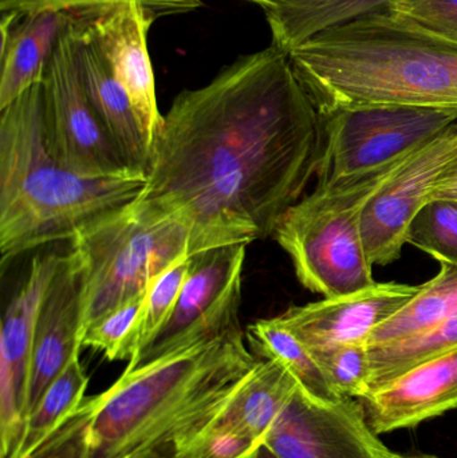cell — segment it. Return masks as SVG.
Wrapping results in <instances>:
<instances>
[{
	"instance_id": "cell-6",
	"label": "cell",
	"mask_w": 457,
	"mask_h": 458,
	"mask_svg": "<svg viewBox=\"0 0 457 458\" xmlns=\"http://www.w3.org/2000/svg\"><path fill=\"white\" fill-rule=\"evenodd\" d=\"M190 228L176 217H157L134 203L78 232L70 252L83 274V333L131 299L150 282L190 255Z\"/></svg>"
},
{
	"instance_id": "cell-32",
	"label": "cell",
	"mask_w": 457,
	"mask_h": 458,
	"mask_svg": "<svg viewBox=\"0 0 457 458\" xmlns=\"http://www.w3.org/2000/svg\"><path fill=\"white\" fill-rule=\"evenodd\" d=\"M432 200H447L457 203V157L443 172L432 191Z\"/></svg>"
},
{
	"instance_id": "cell-7",
	"label": "cell",
	"mask_w": 457,
	"mask_h": 458,
	"mask_svg": "<svg viewBox=\"0 0 457 458\" xmlns=\"http://www.w3.org/2000/svg\"><path fill=\"white\" fill-rule=\"evenodd\" d=\"M324 117V155L317 182L375 171L434 141L457 123L455 107L384 105Z\"/></svg>"
},
{
	"instance_id": "cell-11",
	"label": "cell",
	"mask_w": 457,
	"mask_h": 458,
	"mask_svg": "<svg viewBox=\"0 0 457 458\" xmlns=\"http://www.w3.org/2000/svg\"><path fill=\"white\" fill-rule=\"evenodd\" d=\"M457 157V123L421 148L365 209L362 237L373 266L399 260L416 215L431 201L435 184Z\"/></svg>"
},
{
	"instance_id": "cell-8",
	"label": "cell",
	"mask_w": 457,
	"mask_h": 458,
	"mask_svg": "<svg viewBox=\"0 0 457 458\" xmlns=\"http://www.w3.org/2000/svg\"><path fill=\"white\" fill-rule=\"evenodd\" d=\"M75 21L61 38L42 81L46 148L56 163L82 176L144 177L128 168L94 112L80 70Z\"/></svg>"
},
{
	"instance_id": "cell-19",
	"label": "cell",
	"mask_w": 457,
	"mask_h": 458,
	"mask_svg": "<svg viewBox=\"0 0 457 458\" xmlns=\"http://www.w3.org/2000/svg\"><path fill=\"white\" fill-rule=\"evenodd\" d=\"M298 387L297 379L281 363L259 360L215 422L233 425L263 445Z\"/></svg>"
},
{
	"instance_id": "cell-27",
	"label": "cell",
	"mask_w": 457,
	"mask_h": 458,
	"mask_svg": "<svg viewBox=\"0 0 457 458\" xmlns=\"http://www.w3.org/2000/svg\"><path fill=\"white\" fill-rule=\"evenodd\" d=\"M327 381L341 397H369L370 362L367 344H341L330 349L310 350Z\"/></svg>"
},
{
	"instance_id": "cell-34",
	"label": "cell",
	"mask_w": 457,
	"mask_h": 458,
	"mask_svg": "<svg viewBox=\"0 0 457 458\" xmlns=\"http://www.w3.org/2000/svg\"><path fill=\"white\" fill-rule=\"evenodd\" d=\"M131 458H177L176 448L155 449V451L147 452L140 456Z\"/></svg>"
},
{
	"instance_id": "cell-24",
	"label": "cell",
	"mask_w": 457,
	"mask_h": 458,
	"mask_svg": "<svg viewBox=\"0 0 457 458\" xmlns=\"http://www.w3.org/2000/svg\"><path fill=\"white\" fill-rule=\"evenodd\" d=\"M89 377L75 355L47 387L24 424L18 448L10 458H27L86 398Z\"/></svg>"
},
{
	"instance_id": "cell-21",
	"label": "cell",
	"mask_w": 457,
	"mask_h": 458,
	"mask_svg": "<svg viewBox=\"0 0 457 458\" xmlns=\"http://www.w3.org/2000/svg\"><path fill=\"white\" fill-rule=\"evenodd\" d=\"M246 339L257 358L276 360L286 368L311 400L333 403L345 398L333 389L310 350L289 330L281 317L258 319L247 328Z\"/></svg>"
},
{
	"instance_id": "cell-2",
	"label": "cell",
	"mask_w": 457,
	"mask_h": 458,
	"mask_svg": "<svg viewBox=\"0 0 457 458\" xmlns=\"http://www.w3.org/2000/svg\"><path fill=\"white\" fill-rule=\"evenodd\" d=\"M259 358L236 330L137 370L85 398L27 458H131L176 448L216 421Z\"/></svg>"
},
{
	"instance_id": "cell-26",
	"label": "cell",
	"mask_w": 457,
	"mask_h": 458,
	"mask_svg": "<svg viewBox=\"0 0 457 458\" xmlns=\"http://www.w3.org/2000/svg\"><path fill=\"white\" fill-rule=\"evenodd\" d=\"M408 244L457 266V203L432 200L416 215L408 232Z\"/></svg>"
},
{
	"instance_id": "cell-25",
	"label": "cell",
	"mask_w": 457,
	"mask_h": 458,
	"mask_svg": "<svg viewBox=\"0 0 457 458\" xmlns=\"http://www.w3.org/2000/svg\"><path fill=\"white\" fill-rule=\"evenodd\" d=\"M147 295V293H145ZM145 295L131 299L97 320L83 333L82 347L96 350L107 360H131L139 349V318Z\"/></svg>"
},
{
	"instance_id": "cell-18",
	"label": "cell",
	"mask_w": 457,
	"mask_h": 458,
	"mask_svg": "<svg viewBox=\"0 0 457 458\" xmlns=\"http://www.w3.org/2000/svg\"><path fill=\"white\" fill-rule=\"evenodd\" d=\"M75 27L80 40V62L83 82L94 112L128 168L147 179L150 148L125 89L113 74L106 58L94 40L85 8H78Z\"/></svg>"
},
{
	"instance_id": "cell-10",
	"label": "cell",
	"mask_w": 457,
	"mask_h": 458,
	"mask_svg": "<svg viewBox=\"0 0 457 458\" xmlns=\"http://www.w3.org/2000/svg\"><path fill=\"white\" fill-rule=\"evenodd\" d=\"M377 436L361 401L317 403L298 387L265 445L279 458H396Z\"/></svg>"
},
{
	"instance_id": "cell-15",
	"label": "cell",
	"mask_w": 457,
	"mask_h": 458,
	"mask_svg": "<svg viewBox=\"0 0 457 458\" xmlns=\"http://www.w3.org/2000/svg\"><path fill=\"white\" fill-rule=\"evenodd\" d=\"M82 318V269L69 252L62 255L38 311L26 420L54 379L80 355Z\"/></svg>"
},
{
	"instance_id": "cell-33",
	"label": "cell",
	"mask_w": 457,
	"mask_h": 458,
	"mask_svg": "<svg viewBox=\"0 0 457 458\" xmlns=\"http://www.w3.org/2000/svg\"><path fill=\"white\" fill-rule=\"evenodd\" d=\"M402 19V21H405V23L408 24V26L410 27V29L415 30V31L418 32V34H420L421 37H424L426 38V39H428L429 42L434 43V45L436 46V47L439 48L440 51H442L443 55H444L445 58H447L448 64H451V67H453V72H455L457 74V45H455V43L453 42H448V40L440 39V38L435 37V35L429 34V32L421 30L420 27L415 26V24L410 23V21H407V19Z\"/></svg>"
},
{
	"instance_id": "cell-30",
	"label": "cell",
	"mask_w": 457,
	"mask_h": 458,
	"mask_svg": "<svg viewBox=\"0 0 457 458\" xmlns=\"http://www.w3.org/2000/svg\"><path fill=\"white\" fill-rule=\"evenodd\" d=\"M385 10L457 45V0H394Z\"/></svg>"
},
{
	"instance_id": "cell-17",
	"label": "cell",
	"mask_w": 457,
	"mask_h": 458,
	"mask_svg": "<svg viewBox=\"0 0 457 458\" xmlns=\"http://www.w3.org/2000/svg\"><path fill=\"white\" fill-rule=\"evenodd\" d=\"M78 16V10L2 13V75L0 110L42 82L61 38Z\"/></svg>"
},
{
	"instance_id": "cell-3",
	"label": "cell",
	"mask_w": 457,
	"mask_h": 458,
	"mask_svg": "<svg viewBox=\"0 0 457 458\" xmlns=\"http://www.w3.org/2000/svg\"><path fill=\"white\" fill-rule=\"evenodd\" d=\"M289 56L322 115L384 105L457 109L447 58L386 10L321 32Z\"/></svg>"
},
{
	"instance_id": "cell-5",
	"label": "cell",
	"mask_w": 457,
	"mask_h": 458,
	"mask_svg": "<svg viewBox=\"0 0 457 458\" xmlns=\"http://www.w3.org/2000/svg\"><path fill=\"white\" fill-rule=\"evenodd\" d=\"M418 152L375 171L317 182L282 216L273 236L303 287L334 298L375 284L362 237L365 209Z\"/></svg>"
},
{
	"instance_id": "cell-9",
	"label": "cell",
	"mask_w": 457,
	"mask_h": 458,
	"mask_svg": "<svg viewBox=\"0 0 457 458\" xmlns=\"http://www.w3.org/2000/svg\"><path fill=\"white\" fill-rule=\"evenodd\" d=\"M247 245H224L192 255L190 274L171 317L129 360L125 370H137L241 330V274Z\"/></svg>"
},
{
	"instance_id": "cell-14",
	"label": "cell",
	"mask_w": 457,
	"mask_h": 458,
	"mask_svg": "<svg viewBox=\"0 0 457 458\" xmlns=\"http://www.w3.org/2000/svg\"><path fill=\"white\" fill-rule=\"evenodd\" d=\"M421 287L376 282L364 290L290 307L279 317L309 350L367 344L370 334L407 306Z\"/></svg>"
},
{
	"instance_id": "cell-12",
	"label": "cell",
	"mask_w": 457,
	"mask_h": 458,
	"mask_svg": "<svg viewBox=\"0 0 457 458\" xmlns=\"http://www.w3.org/2000/svg\"><path fill=\"white\" fill-rule=\"evenodd\" d=\"M62 255L32 259L29 275L11 299L0 333V441L2 458L18 448L26 424L35 325L43 295L61 263Z\"/></svg>"
},
{
	"instance_id": "cell-13",
	"label": "cell",
	"mask_w": 457,
	"mask_h": 458,
	"mask_svg": "<svg viewBox=\"0 0 457 458\" xmlns=\"http://www.w3.org/2000/svg\"><path fill=\"white\" fill-rule=\"evenodd\" d=\"M85 13L89 30L113 74L128 93L152 152L164 120L148 50V34L157 16L133 2L85 8Z\"/></svg>"
},
{
	"instance_id": "cell-36",
	"label": "cell",
	"mask_w": 457,
	"mask_h": 458,
	"mask_svg": "<svg viewBox=\"0 0 457 458\" xmlns=\"http://www.w3.org/2000/svg\"><path fill=\"white\" fill-rule=\"evenodd\" d=\"M247 2L254 3V4L259 5L263 10H267L271 4H273L274 0H247Z\"/></svg>"
},
{
	"instance_id": "cell-23",
	"label": "cell",
	"mask_w": 457,
	"mask_h": 458,
	"mask_svg": "<svg viewBox=\"0 0 457 458\" xmlns=\"http://www.w3.org/2000/svg\"><path fill=\"white\" fill-rule=\"evenodd\" d=\"M457 347V312L418 335L384 346L368 347L370 394L416 366Z\"/></svg>"
},
{
	"instance_id": "cell-20",
	"label": "cell",
	"mask_w": 457,
	"mask_h": 458,
	"mask_svg": "<svg viewBox=\"0 0 457 458\" xmlns=\"http://www.w3.org/2000/svg\"><path fill=\"white\" fill-rule=\"evenodd\" d=\"M394 0H274L265 10L273 45L289 53L327 30L385 10Z\"/></svg>"
},
{
	"instance_id": "cell-37",
	"label": "cell",
	"mask_w": 457,
	"mask_h": 458,
	"mask_svg": "<svg viewBox=\"0 0 457 458\" xmlns=\"http://www.w3.org/2000/svg\"><path fill=\"white\" fill-rule=\"evenodd\" d=\"M396 458H437L435 456H402V454H397Z\"/></svg>"
},
{
	"instance_id": "cell-22",
	"label": "cell",
	"mask_w": 457,
	"mask_h": 458,
	"mask_svg": "<svg viewBox=\"0 0 457 458\" xmlns=\"http://www.w3.org/2000/svg\"><path fill=\"white\" fill-rule=\"evenodd\" d=\"M457 312V266L440 264V272L397 314L378 326L368 347L384 346L424 333Z\"/></svg>"
},
{
	"instance_id": "cell-4",
	"label": "cell",
	"mask_w": 457,
	"mask_h": 458,
	"mask_svg": "<svg viewBox=\"0 0 457 458\" xmlns=\"http://www.w3.org/2000/svg\"><path fill=\"white\" fill-rule=\"evenodd\" d=\"M2 266L50 242L72 240L133 203L145 177L98 179L56 163L45 142L42 82L0 110Z\"/></svg>"
},
{
	"instance_id": "cell-31",
	"label": "cell",
	"mask_w": 457,
	"mask_h": 458,
	"mask_svg": "<svg viewBox=\"0 0 457 458\" xmlns=\"http://www.w3.org/2000/svg\"><path fill=\"white\" fill-rule=\"evenodd\" d=\"M139 3L145 10L158 15L190 13L198 10L206 0H0L2 13H26L32 11L77 10V8L99 7L117 3Z\"/></svg>"
},
{
	"instance_id": "cell-16",
	"label": "cell",
	"mask_w": 457,
	"mask_h": 458,
	"mask_svg": "<svg viewBox=\"0 0 457 458\" xmlns=\"http://www.w3.org/2000/svg\"><path fill=\"white\" fill-rule=\"evenodd\" d=\"M360 401L376 435L413 428L457 409V347Z\"/></svg>"
},
{
	"instance_id": "cell-1",
	"label": "cell",
	"mask_w": 457,
	"mask_h": 458,
	"mask_svg": "<svg viewBox=\"0 0 457 458\" xmlns=\"http://www.w3.org/2000/svg\"><path fill=\"white\" fill-rule=\"evenodd\" d=\"M324 117L270 47L184 90L164 115L134 206L188 225L190 255L273 236L324 155Z\"/></svg>"
},
{
	"instance_id": "cell-29",
	"label": "cell",
	"mask_w": 457,
	"mask_h": 458,
	"mask_svg": "<svg viewBox=\"0 0 457 458\" xmlns=\"http://www.w3.org/2000/svg\"><path fill=\"white\" fill-rule=\"evenodd\" d=\"M262 444L239 428L214 422L177 449V458H252Z\"/></svg>"
},
{
	"instance_id": "cell-28",
	"label": "cell",
	"mask_w": 457,
	"mask_h": 458,
	"mask_svg": "<svg viewBox=\"0 0 457 458\" xmlns=\"http://www.w3.org/2000/svg\"><path fill=\"white\" fill-rule=\"evenodd\" d=\"M192 266V256H182L150 282L139 318V352L169 319ZM134 357V355H133Z\"/></svg>"
},
{
	"instance_id": "cell-35",
	"label": "cell",
	"mask_w": 457,
	"mask_h": 458,
	"mask_svg": "<svg viewBox=\"0 0 457 458\" xmlns=\"http://www.w3.org/2000/svg\"><path fill=\"white\" fill-rule=\"evenodd\" d=\"M252 458H279L276 456L275 454H274L273 451H271L268 446H266L265 444L263 445L259 446V449H258L257 452H255L254 456Z\"/></svg>"
}]
</instances>
